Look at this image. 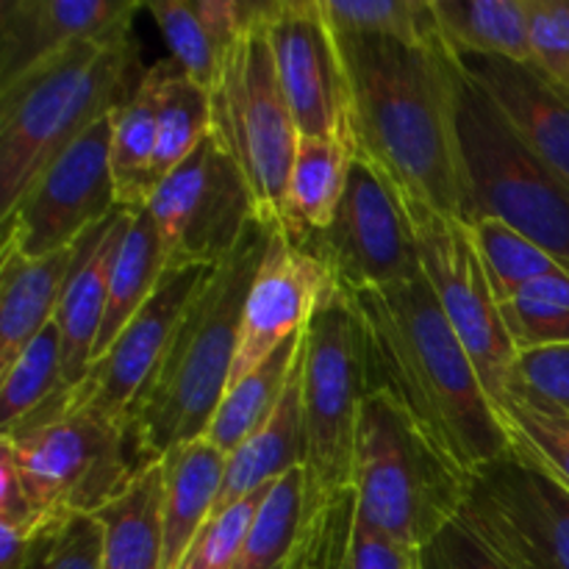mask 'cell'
<instances>
[{"label": "cell", "mask_w": 569, "mask_h": 569, "mask_svg": "<svg viewBox=\"0 0 569 569\" xmlns=\"http://www.w3.org/2000/svg\"><path fill=\"white\" fill-rule=\"evenodd\" d=\"M303 339L306 331L283 342L259 370H253L242 383L228 389L222 403L217 406L214 420H211L203 439H209L226 456L242 448L270 420L272 411L281 403L295 361H298L300 350H303Z\"/></svg>", "instance_id": "f1b7e54d"}, {"label": "cell", "mask_w": 569, "mask_h": 569, "mask_svg": "<svg viewBox=\"0 0 569 569\" xmlns=\"http://www.w3.org/2000/svg\"><path fill=\"white\" fill-rule=\"evenodd\" d=\"M495 411L509 437L511 453L537 465L569 492V417L537 409L515 395Z\"/></svg>", "instance_id": "e575fe53"}, {"label": "cell", "mask_w": 569, "mask_h": 569, "mask_svg": "<svg viewBox=\"0 0 569 569\" xmlns=\"http://www.w3.org/2000/svg\"><path fill=\"white\" fill-rule=\"evenodd\" d=\"M459 470L389 395L370 392L356 445V515L411 550H426L465 509Z\"/></svg>", "instance_id": "5b68a950"}, {"label": "cell", "mask_w": 569, "mask_h": 569, "mask_svg": "<svg viewBox=\"0 0 569 569\" xmlns=\"http://www.w3.org/2000/svg\"><path fill=\"white\" fill-rule=\"evenodd\" d=\"M144 209L161 239L167 267L222 264L256 220L248 183L214 137L164 176Z\"/></svg>", "instance_id": "7c38bea8"}, {"label": "cell", "mask_w": 569, "mask_h": 569, "mask_svg": "<svg viewBox=\"0 0 569 569\" xmlns=\"http://www.w3.org/2000/svg\"><path fill=\"white\" fill-rule=\"evenodd\" d=\"M76 244L50 256L0 248V372L56 320L61 292L76 264Z\"/></svg>", "instance_id": "7402d4cb"}, {"label": "cell", "mask_w": 569, "mask_h": 569, "mask_svg": "<svg viewBox=\"0 0 569 569\" xmlns=\"http://www.w3.org/2000/svg\"><path fill=\"white\" fill-rule=\"evenodd\" d=\"M300 248L322 259L339 292L395 287L422 276L415 228L392 183L356 156L331 228Z\"/></svg>", "instance_id": "4fadbf2b"}, {"label": "cell", "mask_w": 569, "mask_h": 569, "mask_svg": "<svg viewBox=\"0 0 569 569\" xmlns=\"http://www.w3.org/2000/svg\"><path fill=\"white\" fill-rule=\"evenodd\" d=\"M267 492H270V487L250 495V498L239 500V503H233L231 509H226L222 515L211 517V520L200 528L194 542L189 545L187 556H183V561L178 565V569H233L237 567L239 553H242L244 548V539H248L250 526H253Z\"/></svg>", "instance_id": "74e56055"}, {"label": "cell", "mask_w": 569, "mask_h": 569, "mask_svg": "<svg viewBox=\"0 0 569 569\" xmlns=\"http://www.w3.org/2000/svg\"><path fill=\"white\" fill-rule=\"evenodd\" d=\"M531 9V64L569 92V0H528Z\"/></svg>", "instance_id": "60d3db41"}, {"label": "cell", "mask_w": 569, "mask_h": 569, "mask_svg": "<svg viewBox=\"0 0 569 569\" xmlns=\"http://www.w3.org/2000/svg\"><path fill=\"white\" fill-rule=\"evenodd\" d=\"M365 398V328L353 303L337 292L306 328L303 420L311 506L356 495V445Z\"/></svg>", "instance_id": "ba28073f"}, {"label": "cell", "mask_w": 569, "mask_h": 569, "mask_svg": "<svg viewBox=\"0 0 569 569\" xmlns=\"http://www.w3.org/2000/svg\"><path fill=\"white\" fill-rule=\"evenodd\" d=\"M459 522L509 569H569V492L517 453L470 478Z\"/></svg>", "instance_id": "8fae6325"}, {"label": "cell", "mask_w": 569, "mask_h": 569, "mask_svg": "<svg viewBox=\"0 0 569 569\" xmlns=\"http://www.w3.org/2000/svg\"><path fill=\"white\" fill-rule=\"evenodd\" d=\"M342 295L365 328L367 395H389L465 476L511 453L498 411L426 276Z\"/></svg>", "instance_id": "7a4b0ae2"}, {"label": "cell", "mask_w": 569, "mask_h": 569, "mask_svg": "<svg viewBox=\"0 0 569 569\" xmlns=\"http://www.w3.org/2000/svg\"><path fill=\"white\" fill-rule=\"evenodd\" d=\"M509 395L569 417V345L520 350L511 367Z\"/></svg>", "instance_id": "f35d334b"}, {"label": "cell", "mask_w": 569, "mask_h": 569, "mask_svg": "<svg viewBox=\"0 0 569 569\" xmlns=\"http://www.w3.org/2000/svg\"><path fill=\"white\" fill-rule=\"evenodd\" d=\"M276 228L250 222L239 248L211 270L183 311L164 359L133 403L126 445L142 476L170 450L203 439L231 381L239 326L250 283L264 261Z\"/></svg>", "instance_id": "3957f363"}, {"label": "cell", "mask_w": 569, "mask_h": 569, "mask_svg": "<svg viewBox=\"0 0 569 569\" xmlns=\"http://www.w3.org/2000/svg\"><path fill=\"white\" fill-rule=\"evenodd\" d=\"M164 470H144L120 498L98 511L103 526V569H161Z\"/></svg>", "instance_id": "4316f807"}, {"label": "cell", "mask_w": 569, "mask_h": 569, "mask_svg": "<svg viewBox=\"0 0 569 569\" xmlns=\"http://www.w3.org/2000/svg\"><path fill=\"white\" fill-rule=\"evenodd\" d=\"M137 59L131 37L83 39L0 89V220L56 156L131 98Z\"/></svg>", "instance_id": "277c9868"}, {"label": "cell", "mask_w": 569, "mask_h": 569, "mask_svg": "<svg viewBox=\"0 0 569 569\" xmlns=\"http://www.w3.org/2000/svg\"><path fill=\"white\" fill-rule=\"evenodd\" d=\"M439 31L456 59L495 56L531 64L528 0H433Z\"/></svg>", "instance_id": "484cf974"}, {"label": "cell", "mask_w": 569, "mask_h": 569, "mask_svg": "<svg viewBox=\"0 0 569 569\" xmlns=\"http://www.w3.org/2000/svg\"><path fill=\"white\" fill-rule=\"evenodd\" d=\"M272 56L283 98L300 137L337 139L359 153L353 126V92L333 28L320 0H276L270 17Z\"/></svg>", "instance_id": "2e32d148"}, {"label": "cell", "mask_w": 569, "mask_h": 569, "mask_svg": "<svg viewBox=\"0 0 569 569\" xmlns=\"http://www.w3.org/2000/svg\"><path fill=\"white\" fill-rule=\"evenodd\" d=\"M164 270L167 256L148 209L131 211V220H128L114 270H111L109 306H106L103 328H100V337L92 350V365L109 353V348L120 337L122 328L148 303V298L159 287Z\"/></svg>", "instance_id": "83f0119b"}, {"label": "cell", "mask_w": 569, "mask_h": 569, "mask_svg": "<svg viewBox=\"0 0 569 569\" xmlns=\"http://www.w3.org/2000/svg\"><path fill=\"white\" fill-rule=\"evenodd\" d=\"M342 569H422L420 550L400 545L356 515Z\"/></svg>", "instance_id": "b9f144b4"}, {"label": "cell", "mask_w": 569, "mask_h": 569, "mask_svg": "<svg viewBox=\"0 0 569 569\" xmlns=\"http://www.w3.org/2000/svg\"><path fill=\"white\" fill-rule=\"evenodd\" d=\"M137 0H3L0 89L83 39L131 37Z\"/></svg>", "instance_id": "ac0fdd59"}, {"label": "cell", "mask_w": 569, "mask_h": 569, "mask_svg": "<svg viewBox=\"0 0 569 569\" xmlns=\"http://www.w3.org/2000/svg\"><path fill=\"white\" fill-rule=\"evenodd\" d=\"M214 267H167L148 303L133 315L114 339L109 353L94 361L83 381L42 406L28 420H48L61 415H92L126 433L133 403L159 361L164 359L170 339L189 309L198 289ZM22 426V422H20Z\"/></svg>", "instance_id": "9a60e30c"}, {"label": "cell", "mask_w": 569, "mask_h": 569, "mask_svg": "<svg viewBox=\"0 0 569 569\" xmlns=\"http://www.w3.org/2000/svg\"><path fill=\"white\" fill-rule=\"evenodd\" d=\"M461 70L487 92L522 142L569 181V92L533 64L495 56H465Z\"/></svg>", "instance_id": "ffe728a7"}, {"label": "cell", "mask_w": 569, "mask_h": 569, "mask_svg": "<svg viewBox=\"0 0 569 569\" xmlns=\"http://www.w3.org/2000/svg\"><path fill=\"white\" fill-rule=\"evenodd\" d=\"M403 200V198H400ZM420 250L422 276L431 283L445 317L465 345L489 400L498 409L509 398L517 350L506 333L500 303L481 264L465 220L403 200Z\"/></svg>", "instance_id": "30bf717a"}, {"label": "cell", "mask_w": 569, "mask_h": 569, "mask_svg": "<svg viewBox=\"0 0 569 569\" xmlns=\"http://www.w3.org/2000/svg\"><path fill=\"white\" fill-rule=\"evenodd\" d=\"M148 11L159 22L172 61L192 78L198 87L214 89L222 59L231 48H222L200 14L198 0H150Z\"/></svg>", "instance_id": "d590c367"}, {"label": "cell", "mask_w": 569, "mask_h": 569, "mask_svg": "<svg viewBox=\"0 0 569 569\" xmlns=\"http://www.w3.org/2000/svg\"><path fill=\"white\" fill-rule=\"evenodd\" d=\"M467 228H470L472 244L481 256V264L487 270L498 303L517 298L528 283L539 281V278L567 272L548 250H542L526 233L515 231L506 222L483 217V220L467 222Z\"/></svg>", "instance_id": "d6a6232c"}, {"label": "cell", "mask_w": 569, "mask_h": 569, "mask_svg": "<svg viewBox=\"0 0 569 569\" xmlns=\"http://www.w3.org/2000/svg\"><path fill=\"white\" fill-rule=\"evenodd\" d=\"M0 450L44 520L98 515L139 478L126 433L92 415L26 420L3 433Z\"/></svg>", "instance_id": "9c48e42d"}, {"label": "cell", "mask_w": 569, "mask_h": 569, "mask_svg": "<svg viewBox=\"0 0 569 569\" xmlns=\"http://www.w3.org/2000/svg\"><path fill=\"white\" fill-rule=\"evenodd\" d=\"M211 137V92L198 87L172 59L161 61L159 142L156 176L159 183Z\"/></svg>", "instance_id": "4dcf8cb0"}, {"label": "cell", "mask_w": 569, "mask_h": 569, "mask_svg": "<svg viewBox=\"0 0 569 569\" xmlns=\"http://www.w3.org/2000/svg\"><path fill=\"white\" fill-rule=\"evenodd\" d=\"M161 61L139 76L131 98L117 109L111 133V178L122 209H144L159 187L156 142H159Z\"/></svg>", "instance_id": "cb8c5ba5"}, {"label": "cell", "mask_w": 569, "mask_h": 569, "mask_svg": "<svg viewBox=\"0 0 569 569\" xmlns=\"http://www.w3.org/2000/svg\"><path fill=\"white\" fill-rule=\"evenodd\" d=\"M22 569H103V526L94 515H59L31 537Z\"/></svg>", "instance_id": "8d00e7d4"}, {"label": "cell", "mask_w": 569, "mask_h": 569, "mask_svg": "<svg viewBox=\"0 0 569 569\" xmlns=\"http://www.w3.org/2000/svg\"><path fill=\"white\" fill-rule=\"evenodd\" d=\"M114 114H106L56 156L11 214L0 220L6 250L31 259L59 253L120 209L111 178Z\"/></svg>", "instance_id": "5bb4252c"}, {"label": "cell", "mask_w": 569, "mask_h": 569, "mask_svg": "<svg viewBox=\"0 0 569 569\" xmlns=\"http://www.w3.org/2000/svg\"><path fill=\"white\" fill-rule=\"evenodd\" d=\"M337 292V281L326 261L295 244L281 231L272 233L270 248L244 300L228 389L259 370L283 342L300 337L320 306Z\"/></svg>", "instance_id": "e0dca14e"}, {"label": "cell", "mask_w": 569, "mask_h": 569, "mask_svg": "<svg viewBox=\"0 0 569 569\" xmlns=\"http://www.w3.org/2000/svg\"><path fill=\"white\" fill-rule=\"evenodd\" d=\"M309 476L306 467L278 478L267 492L233 569H292L306 533Z\"/></svg>", "instance_id": "f546056e"}, {"label": "cell", "mask_w": 569, "mask_h": 569, "mask_svg": "<svg viewBox=\"0 0 569 569\" xmlns=\"http://www.w3.org/2000/svg\"><path fill=\"white\" fill-rule=\"evenodd\" d=\"M356 150L337 139L300 137L287 189V226L283 237L295 244L331 228L348 189Z\"/></svg>", "instance_id": "d4e9b609"}, {"label": "cell", "mask_w": 569, "mask_h": 569, "mask_svg": "<svg viewBox=\"0 0 569 569\" xmlns=\"http://www.w3.org/2000/svg\"><path fill=\"white\" fill-rule=\"evenodd\" d=\"M320 9L333 33L342 37H381L415 48H448L433 14V0H320Z\"/></svg>", "instance_id": "1f68e13d"}, {"label": "cell", "mask_w": 569, "mask_h": 569, "mask_svg": "<svg viewBox=\"0 0 569 569\" xmlns=\"http://www.w3.org/2000/svg\"><path fill=\"white\" fill-rule=\"evenodd\" d=\"M465 222H506L548 250L569 272V181L539 159L481 87L465 76L459 92Z\"/></svg>", "instance_id": "8992f818"}, {"label": "cell", "mask_w": 569, "mask_h": 569, "mask_svg": "<svg viewBox=\"0 0 569 569\" xmlns=\"http://www.w3.org/2000/svg\"><path fill=\"white\" fill-rule=\"evenodd\" d=\"M226 467L228 456L217 450L209 439L181 445L161 459V470H164L161 569H178L200 528L211 520L222 481H226Z\"/></svg>", "instance_id": "603a6c76"}, {"label": "cell", "mask_w": 569, "mask_h": 569, "mask_svg": "<svg viewBox=\"0 0 569 569\" xmlns=\"http://www.w3.org/2000/svg\"><path fill=\"white\" fill-rule=\"evenodd\" d=\"M303 350H300L298 361H295L287 392H283L281 403L272 411L270 420L242 448L228 456L226 481H222L214 515H222V511L231 509L239 500L272 487L287 472L306 467L309 448H306L303 420Z\"/></svg>", "instance_id": "44dd1931"}, {"label": "cell", "mask_w": 569, "mask_h": 569, "mask_svg": "<svg viewBox=\"0 0 569 569\" xmlns=\"http://www.w3.org/2000/svg\"><path fill=\"white\" fill-rule=\"evenodd\" d=\"M422 569H509L489 548H483L459 520L450 522L420 553Z\"/></svg>", "instance_id": "7bdbcfd3"}, {"label": "cell", "mask_w": 569, "mask_h": 569, "mask_svg": "<svg viewBox=\"0 0 569 569\" xmlns=\"http://www.w3.org/2000/svg\"><path fill=\"white\" fill-rule=\"evenodd\" d=\"M131 209H117L76 242V264L61 292L56 328L61 342V392H70L92 367V350L109 306V283Z\"/></svg>", "instance_id": "d6986e66"}, {"label": "cell", "mask_w": 569, "mask_h": 569, "mask_svg": "<svg viewBox=\"0 0 569 569\" xmlns=\"http://www.w3.org/2000/svg\"><path fill=\"white\" fill-rule=\"evenodd\" d=\"M339 53L353 92V126L365 156L395 192L465 220L459 92L465 70L448 48H415L381 37H342Z\"/></svg>", "instance_id": "6da1fadb"}, {"label": "cell", "mask_w": 569, "mask_h": 569, "mask_svg": "<svg viewBox=\"0 0 569 569\" xmlns=\"http://www.w3.org/2000/svg\"><path fill=\"white\" fill-rule=\"evenodd\" d=\"M61 392L59 328L50 322L6 372H0V422L3 433L37 415Z\"/></svg>", "instance_id": "836d02e7"}, {"label": "cell", "mask_w": 569, "mask_h": 569, "mask_svg": "<svg viewBox=\"0 0 569 569\" xmlns=\"http://www.w3.org/2000/svg\"><path fill=\"white\" fill-rule=\"evenodd\" d=\"M500 317L517 353L569 345V306L565 303L522 292L500 303Z\"/></svg>", "instance_id": "ab89813d"}, {"label": "cell", "mask_w": 569, "mask_h": 569, "mask_svg": "<svg viewBox=\"0 0 569 569\" xmlns=\"http://www.w3.org/2000/svg\"><path fill=\"white\" fill-rule=\"evenodd\" d=\"M267 17L244 28L222 59L211 89V137L242 172L256 220L283 233L300 131L278 81Z\"/></svg>", "instance_id": "52a82bcc"}]
</instances>
